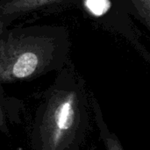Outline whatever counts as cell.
<instances>
[{
  "mask_svg": "<svg viewBox=\"0 0 150 150\" xmlns=\"http://www.w3.org/2000/svg\"><path fill=\"white\" fill-rule=\"evenodd\" d=\"M91 101L74 69H62L35 113L31 150L81 149L90 127Z\"/></svg>",
  "mask_w": 150,
  "mask_h": 150,
  "instance_id": "obj_1",
  "label": "cell"
},
{
  "mask_svg": "<svg viewBox=\"0 0 150 150\" xmlns=\"http://www.w3.org/2000/svg\"><path fill=\"white\" fill-rule=\"evenodd\" d=\"M68 52L65 33L0 40V83L27 80L61 67Z\"/></svg>",
  "mask_w": 150,
  "mask_h": 150,
  "instance_id": "obj_2",
  "label": "cell"
},
{
  "mask_svg": "<svg viewBox=\"0 0 150 150\" xmlns=\"http://www.w3.org/2000/svg\"><path fill=\"white\" fill-rule=\"evenodd\" d=\"M75 4L98 27L124 38L145 61L150 62V51L123 0H76Z\"/></svg>",
  "mask_w": 150,
  "mask_h": 150,
  "instance_id": "obj_3",
  "label": "cell"
},
{
  "mask_svg": "<svg viewBox=\"0 0 150 150\" xmlns=\"http://www.w3.org/2000/svg\"><path fill=\"white\" fill-rule=\"evenodd\" d=\"M91 108L100 140L102 141L105 150H125L118 136L110 131L105 120L102 109L95 98H91Z\"/></svg>",
  "mask_w": 150,
  "mask_h": 150,
  "instance_id": "obj_4",
  "label": "cell"
},
{
  "mask_svg": "<svg viewBox=\"0 0 150 150\" xmlns=\"http://www.w3.org/2000/svg\"><path fill=\"white\" fill-rule=\"evenodd\" d=\"M76 2V0H10L2 6L1 11L5 15L23 14L54 4L70 3L75 4Z\"/></svg>",
  "mask_w": 150,
  "mask_h": 150,
  "instance_id": "obj_5",
  "label": "cell"
},
{
  "mask_svg": "<svg viewBox=\"0 0 150 150\" xmlns=\"http://www.w3.org/2000/svg\"><path fill=\"white\" fill-rule=\"evenodd\" d=\"M130 15L139 20L150 33V0H123Z\"/></svg>",
  "mask_w": 150,
  "mask_h": 150,
  "instance_id": "obj_6",
  "label": "cell"
},
{
  "mask_svg": "<svg viewBox=\"0 0 150 150\" xmlns=\"http://www.w3.org/2000/svg\"><path fill=\"white\" fill-rule=\"evenodd\" d=\"M0 131L7 132V125H6V119L5 114L4 112V108L2 105V102L0 99Z\"/></svg>",
  "mask_w": 150,
  "mask_h": 150,
  "instance_id": "obj_7",
  "label": "cell"
},
{
  "mask_svg": "<svg viewBox=\"0 0 150 150\" xmlns=\"http://www.w3.org/2000/svg\"><path fill=\"white\" fill-rule=\"evenodd\" d=\"M0 28H1V26H0Z\"/></svg>",
  "mask_w": 150,
  "mask_h": 150,
  "instance_id": "obj_8",
  "label": "cell"
}]
</instances>
